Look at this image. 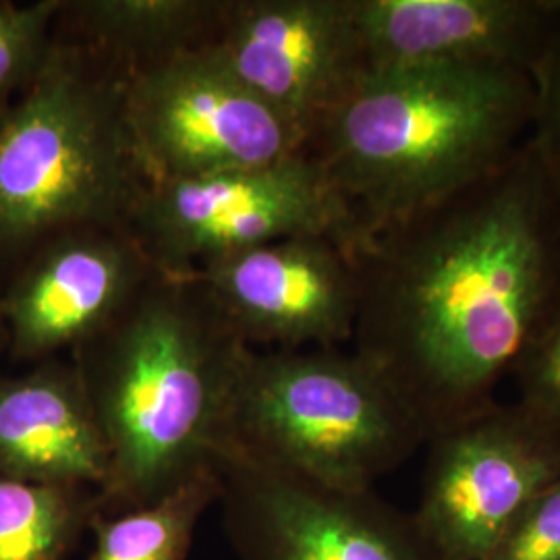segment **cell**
<instances>
[{"label":"cell","instance_id":"obj_1","mask_svg":"<svg viewBox=\"0 0 560 560\" xmlns=\"http://www.w3.org/2000/svg\"><path fill=\"white\" fill-rule=\"evenodd\" d=\"M355 353L425 442L494 390L560 301V194L529 138L483 179L355 247Z\"/></svg>","mask_w":560,"mask_h":560},{"label":"cell","instance_id":"obj_2","mask_svg":"<svg viewBox=\"0 0 560 560\" xmlns=\"http://www.w3.org/2000/svg\"><path fill=\"white\" fill-rule=\"evenodd\" d=\"M249 349L200 280L156 270L71 351L108 451L101 515L148 506L217 469Z\"/></svg>","mask_w":560,"mask_h":560},{"label":"cell","instance_id":"obj_3","mask_svg":"<svg viewBox=\"0 0 560 560\" xmlns=\"http://www.w3.org/2000/svg\"><path fill=\"white\" fill-rule=\"evenodd\" d=\"M532 73L509 67L368 69L307 143L361 237L499 168L532 133Z\"/></svg>","mask_w":560,"mask_h":560},{"label":"cell","instance_id":"obj_4","mask_svg":"<svg viewBox=\"0 0 560 560\" xmlns=\"http://www.w3.org/2000/svg\"><path fill=\"white\" fill-rule=\"evenodd\" d=\"M122 85L120 67L55 34L38 78L0 106V266L62 233L125 224L143 175Z\"/></svg>","mask_w":560,"mask_h":560},{"label":"cell","instance_id":"obj_5","mask_svg":"<svg viewBox=\"0 0 560 560\" xmlns=\"http://www.w3.org/2000/svg\"><path fill=\"white\" fill-rule=\"evenodd\" d=\"M421 444L425 434L413 413L355 351L249 349L221 451L328 488L365 492Z\"/></svg>","mask_w":560,"mask_h":560},{"label":"cell","instance_id":"obj_6","mask_svg":"<svg viewBox=\"0 0 560 560\" xmlns=\"http://www.w3.org/2000/svg\"><path fill=\"white\" fill-rule=\"evenodd\" d=\"M125 226L156 270L177 277L289 237L361 240L351 208L307 152L198 179L143 180Z\"/></svg>","mask_w":560,"mask_h":560},{"label":"cell","instance_id":"obj_7","mask_svg":"<svg viewBox=\"0 0 560 560\" xmlns=\"http://www.w3.org/2000/svg\"><path fill=\"white\" fill-rule=\"evenodd\" d=\"M122 108L143 180L198 179L307 152L300 131L208 46L127 71Z\"/></svg>","mask_w":560,"mask_h":560},{"label":"cell","instance_id":"obj_8","mask_svg":"<svg viewBox=\"0 0 560 560\" xmlns=\"http://www.w3.org/2000/svg\"><path fill=\"white\" fill-rule=\"evenodd\" d=\"M425 444L411 515L441 560L488 559L527 504L560 478V430L520 402H497Z\"/></svg>","mask_w":560,"mask_h":560},{"label":"cell","instance_id":"obj_9","mask_svg":"<svg viewBox=\"0 0 560 560\" xmlns=\"http://www.w3.org/2000/svg\"><path fill=\"white\" fill-rule=\"evenodd\" d=\"M222 529L240 560H441L413 515L222 448Z\"/></svg>","mask_w":560,"mask_h":560},{"label":"cell","instance_id":"obj_10","mask_svg":"<svg viewBox=\"0 0 560 560\" xmlns=\"http://www.w3.org/2000/svg\"><path fill=\"white\" fill-rule=\"evenodd\" d=\"M203 46L305 145L368 71L355 0H224Z\"/></svg>","mask_w":560,"mask_h":560},{"label":"cell","instance_id":"obj_11","mask_svg":"<svg viewBox=\"0 0 560 560\" xmlns=\"http://www.w3.org/2000/svg\"><path fill=\"white\" fill-rule=\"evenodd\" d=\"M200 280L247 347L332 349L353 340L360 307L355 247L300 235L200 266Z\"/></svg>","mask_w":560,"mask_h":560},{"label":"cell","instance_id":"obj_12","mask_svg":"<svg viewBox=\"0 0 560 560\" xmlns=\"http://www.w3.org/2000/svg\"><path fill=\"white\" fill-rule=\"evenodd\" d=\"M154 272L125 224L46 241L2 287L11 358L40 363L78 349L115 320Z\"/></svg>","mask_w":560,"mask_h":560},{"label":"cell","instance_id":"obj_13","mask_svg":"<svg viewBox=\"0 0 560 560\" xmlns=\"http://www.w3.org/2000/svg\"><path fill=\"white\" fill-rule=\"evenodd\" d=\"M355 13L368 69L532 73L560 25L555 0H355Z\"/></svg>","mask_w":560,"mask_h":560},{"label":"cell","instance_id":"obj_14","mask_svg":"<svg viewBox=\"0 0 560 560\" xmlns=\"http://www.w3.org/2000/svg\"><path fill=\"white\" fill-rule=\"evenodd\" d=\"M0 474L96 492L104 486L108 451L73 361L0 374Z\"/></svg>","mask_w":560,"mask_h":560},{"label":"cell","instance_id":"obj_15","mask_svg":"<svg viewBox=\"0 0 560 560\" xmlns=\"http://www.w3.org/2000/svg\"><path fill=\"white\" fill-rule=\"evenodd\" d=\"M224 0H62L57 34L125 73L208 44Z\"/></svg>","mask_w":560,"mask_h":560},{"label":"cell","instance_id":"obj_16","mask_svg":"<svg viewBox=\"0 0 560 560\" xmlns=\"http://www.w3.org/2000/svg\"><path fill=\"white\" fill-rule=\"evenodd\" d=\"M98 515L92 488L0 474V560H67Z\"/></svg>","mask_w":560,"mask_h":560},{"label":"cell","instance_id":"obj_17","mask_svg":"<svg viewBox=\"0 0 560 560\" xmlns=\"http://www.w3.org/2000/svg\"><path fill=\"white\" fill-rule=\"evenodd\" d=\"M221 499L219 469L201 474L148 506L96 515L90 560H185L201 515Z\"/></svg>","mask_w":560,"mask_h":560},{"label":"cell","instance_id":"obj_18","mask_svg":"<svg viewBox=\"0 0 560 560\" xmlns=\"http://www.w3.org/2000/svg\"><path fill=\"white\" fill-rule=\"evenodd\" d=\"M62 0L0 2V106L38 78L55 44Z\"/></svg>","mask_w":560,"mask_h":560},{"label":"cell","instance_id":"obj_19","mask_svg":"<svg viewBox=\"0 0 560 560\" xmlns=\"http://www.w3.org/2000/svg\"><path fill=\"white\" fill-rule=\"evenodd\" d=\"M513 374L520 384L521 407L560 430V301L523 351Z\"/></svg>","mask_w":560,"mask_h":560},{"label":"cell","instance_id":"obj_20","mask_svg":"<svg viewBox=\"0 0 560 560\" xmlns=\"http://www.w3.org/2000/svg\"><path fill=\"white\" fill-rule=\"evenodd\" d=\"M486 560H560V478L527 504Z\"/></svg>","mask_w":560,"mask_h":560},{"label":"cell","instance_id":"obj_21","mask_svg":"<svg viewBox=\"0 0 560 560\" xmlns=\"http://www.w3.org/2000/svg\"><path fill=\"white\" fill-rule=\"evenodd\" d=\"M532 140L560 194V25L532 71Z\"/></svg>","mask_w":560,"mask_h":560},{"label":"cell","instance_id":"obj_22","mask_svg":"<svg viewBox=\"0 0 560 560\" xmlns=\"http://www.w3.org/2000/svg\"><path fill=\"white\" fill-rule=\"evenodd\" d=\"M9 349V328L4 320V312H2V287H0V351Z\"/></svg>","mask_w":560,"mask_h":560},{"label":"cell","instance_id":"obj_23","mask_svg":"<svg viewBox=\"0 0 560 560\" xmlns=\"http://www.w3.org/2000/svg\"><path fill=\"white\" fill-rule=\"evenodd\" d=\"M555 4H557V9L560 11V0H555Z\"/></svg>","mask_w":560,"mask_h":560}]
</instances>
